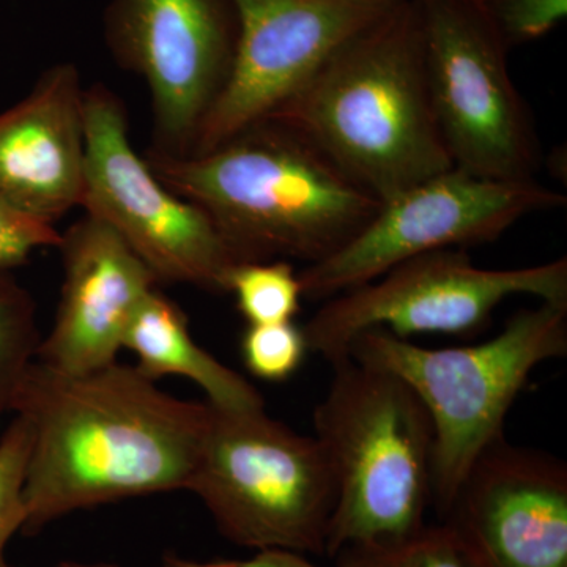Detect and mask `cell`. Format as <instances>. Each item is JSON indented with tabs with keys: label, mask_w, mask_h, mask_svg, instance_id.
<instances>
[{
	"label": "cell",
	"mask_w": 567,
	"mask_h": 567,
	"mask_svg": "<svg viewBox=\"0 0 567 567\" xmlns=\"http://www.w3.org/2000/svg\"><path fill=\"white\" fill-rule=\"evenodd\" d=\"M13 413L32 435L21 532L32 536L74 511L188 491L212 406L164 393L136 365L65 374L35 360Z\"/></svg>",
	"instance_id": "obj_1"
},
{
	"label": "cell",
	"mask_w": 567,
	"mask_h": 567,
	"mask_svg": "<svg viewBox=\"0 0 567 567\" xmlns=\"http://www.w3.org/2000/svg\"><path fill=\"white\" fill-rule=\"evenodd\" d=\"M145 162L212 219L237 264L320 262L371 221L380 200L303 134L267 118L199 155Z\"/></svg>",
	"instance_id": "obj_2"
},
{
	"label": "cell",
	"mask_w": 567,
	"mask_h": 567,
	"mask_svg": "<svg viewBox=\"0 0 567 567\" xmlns=\"http://www.w3.org/2000/svg\"><path fill=\"white\" fill-rule=\"evenodd\" d=\"M270 118L380 203L454 167L432 106L416 0H398L353 33Z\"/></svg>",
	"instance_id": "obj_3"
},
{
	"label": "cell",
	"mask_w": 567,
	"mask_h": 567,
	"mask_svg": "<svg viewBox=\"0 0 567 567\" xmlns=\"http://www.w3.org/2000/svg\"><path fill=\"white\" fill-rule=\"evenodd\" d=\"M315 410L316 440L336 487L327 554L404 543L427 525L434 429L423 402L401 379L349 360Z\"/></svg>",
	"instance_id": "obj_4"
},
{
	"label": "cell",
	"mask_w": 567,
	"mask_h": 567,
	"mask_svg": "<svg viewBox=\"0 0 567 567\" xmlns=\"http://www.w3.org/2000/svg\"><path fill=\"white\" fill-rule=\"evenodd\" d=\"M567 353V308L539 301L475 346L427 349L385 330L358 334L349 358L401 379L434 429L432 509L442 517L476 457L503 434L537 365Z\"/></svg>",
	"instance_id": "obj_5"
},
{
	"label": "cell",
	"mask_w": 567,
	"mask_h": 567,
	"mask_svg": "<svg viewBox=\"0 0 567 567\" xmlns=\"http://www.w3.org/2000/svg\"><path fill=\"white\" fill-rule=\"evenodd\" d=\"M212 406L188 491L238 547L324 557L336 487L316 436L298 434L265 409Z\"/></svg>",
	"instance_id": "obj_6"
},
{
	"label": "cell",
	"mask_w": 567,
	"mask_h": 567,
	"mask_svg": "<svg viewBox=\"0 0 567 567\" xmlns=\"http://www.w3.org/2000/svg\"><path fill=\"white\" fill-rule=\"evenodd\" d=\"M416 3L432 106L454 167L492 181L537 182L543 151L535 121L483 0Z\"/></svg>",
	"instance_id": "obj_7"
},
{
	"label": "cell",
	"mask_w": 567,
	"mask_h": 567,
	"mask_svg": "<svg viewBox=\"0 0 567 567\" xmlns=\"http://www.w3.org/2000/svg\"><path fill=\"white\" fill-rule=\"evenodd\" d=\"M528 295L567 308V260L507 270L476 267L458 248L421 254L374 281L336 295L305 324L309 353L330 364L349 360L358 334L385 330L395 338L473 334L503 301Z\"/></svg>",
	"instance_id": "obj_8"
},
{
	"label": "cell",
	"mask_w": 567,
	"mask_h": 567,
	"mask_svg": "<svg viewBox=\"0 0 567 567\" xmlns=\"http://www.w3.org/2000/svg\"><path fill=\"white\" fill-rule=\"evenodd\" d=\"M81 208L111 227L158 284L227 293L237 260L197 205L171 192L130 140L125 104L107 85L85 87Z\"/></svg>",
	"instance_id": "obj_9"
},
{
	"label": "cell",
	"mask_w": 567,
	"mask_h": 567,
	"mask_svg": "<svg viewBox=\"0 0 567 567\" xmlns=\"http://www.w3.org/2000/svg\"><path fill=\"white\" fill-rule=\"evenodd\" d=\"M566 200L539 182L492 181L451 167L380 204L349 244L298 271L303 298L327 301L421 254L494 241L525 216Z\"/></svg>",
	"instance_id": "obj_10"
},
{
	"label": "cell",
	"mask_w": 567,
	"mask_h": 567,
	"mask_svg": "<svg viewBox=\"0 0 567 567\" xmlns=\"http://www.w3.org/2000/svg\"><path fill=\"white\" fill-rule=\"evenodd\" d=\"M103 37L115 63L144 80L156 155H192L233 69V0H110Z\"/></svg>",
	"instance_id": "obj_11"
},
{
	"label": "cell",
	"mask_w": 567,
	"mask_h": 567,
	"mask_svg": "<svg viewBox=\"0 0 567 567\" xmlns=\"http://www.w3.org/2000/svg\"><path fill=\"white\" fill-rule=\"evenodd\" d=\"M233 2L238 18L233 69L192 155L212 151L241 130L270 118L346 40L398 0Z\"/></svg>",
	"instance_id": "obj_12"
},
{
	"label": "cell",
	"mask_w": 567,
	"mask_h": 567,
	"mask_svg": "<svg viewBox=\"0 0 567 567\" xmlns=\"http://www.w3.org/2000/svg\"><path fill=\"white\" fill-rule=\"evenodd\" d=\"M439 524L466 567H567V466L498 436Z\"/></svg>",
	"instance_id": "obj_13"
},
{
	"label": "cell",
	"mask_w": 567,
	"mask_h": 567,
	"mask_svg": "<svg viewBox=\"0 0 567 567\" xmlns=\"http://www.w3.org/2000/svg\"><path fill=\"white\" fill-rule=\"evenodd\" d=\"M61 301L37 361L65 374H87L117 361L137 308L155 276L106 224L84 215L58 246Z\"/></svg>",
	"instance_id": "obj_14"
},
{
	"label": "cell",
	"mask_w": 567,
	"mask_h": 567,
	"mask_svg": "<svg viewBox=\"0 0 567 567\" xmlns=\"http://www.w3.org/2000/svg\"><path fill=\"white\" fill-rule=\"evenodd\" d=\"M85 87L73 62L41 73L32 91L0 112V199L54 224L81 207L85 183Z\"/></svg>",
	"instance_id": "obj_15"
},
{
	"label": "cell",
	"mask_w": 567,
	"mask_h": 567,
	"mask_svg": "<svg viewBox=\"0 0 567 567\" xmlns=\"http://www.w3.org/2000/svg\"><path fill=\"white\" fill-rule=\"evenodd\" d=\"M123 349L136 357L142 374L158 380L181 375L207 394L208 404L229 412L265 409L262 394L194 341L185 312L153 289L142 300L126 331Z\"/></svg>",
	"instance_id": "obj_16"
},
{
	"label": "cell",
	"mask_w": 567,
	"mask_h": 567,
	"mask_svg": "<svg viewBox=\"0 0 567 567\" xmlns=\"http://www.w3.org/2000/svg\"><path fill=\"white\" fill-rule=\"evenodd\" d=\"M40 342L35 300L13 268L0 267V415L13 413Z\"/></svg>",
	"instance_id": "obj_17"
},
{
	"label": "cell",
	"mask_w": 567,
	"mask_h": 567,
	"mask_svg": "<svg viewBox=\"0 0 567 567\" xmlns=\"http://www.w3.org/2000/svg\"><path fill=\"white\" fill-rule=\"evenodd\" d=\"M227 293L234 295L248 324L293 322L305 300L300 276L289 260L238 264Z\"/></svg>",
	"instance_id": "obj_18"
},
{
	"label": "cell",
	"mask_w": 567,
	"mask_h": 567,
	"mask_svg": "<svg viewBox=\"0 0 567 567\" xmlns=\"http://www.w3.org/2000/svg\"><path fill=\"white\" fill-rule=\"evenodd\" d=\"M31 442V429L18 415L0 436V567H10L6 548L11 537L24 527V486Z\"/></svg>",
	"instance_id": "obj_19"
},
{
	"label": "cell",
	"mask_w": 567,
	"mask_h": 567,
	"mask_svg": "<svg viewBox=\"0 0 567 567\" xmlns=\"http://www.w3.org/2000/svg\"><path fill=\"white\" fill-rule=\"evenodd\" d=\"M309 353L303 328L293 322L248 324L241 336L246 369L265 382H284L303 364Z\"/></svg>",
	"instance_id": "obj_20"
},
{
	"label": "cell",
	"mask_w": 567,
	"mask_h": 567,
	"mask_svg": "<svg viewBox=\"0 0 567 567\" xmlns=\"http://www.w3.org/2000/svg\"><path fill=\"white\" fill-rule=\"evenodd\" d=\"M334 561L358 567H466L446 529L440 524H427L417 535L395 546L346 551Z\"/></svg>",
	"instance_id": "obj_21"
},
{
	"label": "cell",
	"mask_w": 567,
	"mask_h": 567,
	"mask_svg": "<svg viewBox=\"0 0 567 567\" xmlns=\"http://www.w3.org/2000/svg\"><path fill=\"white\" fill-rule=\"evenodd\" d=\"M509 50L548 35L565 21L567 0H483Z\"/></svg>",
	"instance_id": "obj_22"
},
{
	"label": "cell",
	"mask_w": 567,
	"mask_h": 567,
	"mask_svg": "<svg viewBox=\"0 0 567 567\" xmlns=\"http://www.w3.org/2000/svg\"><path fill=\"white\" fill-rule=\"evenodd\" d=\"M61 233L54 224L33 219L0 199V267L17 268L40 249H58Z\"/></svg>",
	"instance_id": "obj_23"
},
{
	"label": "cell",
	"mask_w": 567,
	"mask_h": 567,
	"mask_svg": "<svg viewBox=\"0 0 567 567\" xmlns=\"http://www.w3.org/2000/svg\"><path fill=\"white\" fill-rule=\"evenodd\" d=\"M185 567H320L306 555L286 550H260L251 558L218 559V561L197 563L185 559ZM336 567H358L349 563H336Z\"/></svg>",
	"instance_id": "obj_24"
},
{
	"label": "cell",
	"mask_w": 567,
	"mask_h": 567,
	"mask_svg": "<svg viewBox=\"0 0 567 567\" xmlns=\"http://www.w3.org/2000/svg\"><path fill=\"white\" fill-rule=\"evenodd\" d=\"M11 567V566H10ZM55 567H118V566H111V565H80V563H62V565L55 566ZM159 567H183L182 566V559L169 557L164 559L163 566Z\"/></svg>",
	"instance_id": "obj_25"
}]
</instances>
